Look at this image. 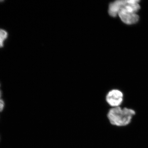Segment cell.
Listing matches in <instances>:
<instances>
[{
    "instance_id": "7a4b0ae2",
    "label": "cell",
    "mask_w": 148,
    "mask_h": 148,
    "mask_svg": "<svg viewBox=\"0 0 148 148\" xmlns=\"http://www.w3.org/2000/svg\"><path fill=\"white\" fill-rule=\"evenodd\" d=\"M140 8L138 1L126 0L124 5L119 12V16L121 21L125 24H135L139 20V16L136 12Z\"/></svg>"
},
{
    "instance_id": "5b68a950",
    "label": "cell",
    "mask_w": 148,
    "mask_h": 148,
    "mask_svg": "<svg viewBox=\"0 0 148 148\" xmlns=\"http://www.w3.org/2000/svg\"><path fill=\"white\" fill-rule=\"evenodd\" d=\"M8 34L5 30L0 29V48L3 46L4 42L7 38Z\"/></svg>"
},
{
    "instance_id": "8992f818",
    "label": "cell",
    "mask_w": 148,
    "mask_h": 148,
    "mask_svg": "<svg viewBox=\"0 0 148 148\" xmlns=\"http://www.w3.org/2000/svg\"><path fill=\"white\" fill-rule=\"evenodd\" d=\"M4 102L1 99H0V112H1L4 108Z\"/></svg>"
},
{
    "instance_id": "6da1fadb",
    "label": "cell",
    "mask_w": 148,
    "mask_h": 148,
    "mask_svg": "<svg viewBox=\"0 0 148 148\" xmlns=\"http://www.w3.org/2000/svg\"><path fill=\"white\" fill-rule=\"evenodd\" d=\"M137 112L134 109L126 106L110 108L107 117L110 124L119 128L128 127L132 123Z\"/></svg>"
},
{
    "instance_id": "3957f363",
    "label": "cell",
    "mask_w": 148,
    "mask_h": 148,
    "mask_svg": "<svg viewBox=\"0 0 148 148\" xmlns=\"http://www.w3.org/2000/svg\"><path fill=\"white\" fill-rule=\"evenodd\" d=\"M124 95L123 92L119 89H112L106 94V103L110 108L122 106L124 101Z\"/></svg>"
},
{
    "instance_id": "52a82bcc",
    "label": "cell",
    "mask_w": 148,
    "mask_h": 148,
    "mask_svg": "<svg viewBox=\"0 0 148 148\" xmlns=\"http://www.w3.org/2000/svg\"><path fill=\"white\" fill-rule=\"evenodd\" d=\"M2 95V92L1 91V90H0V99H1V97Z\"/></svg>"
},
{
    "instance_id": "277c9868",
    "label": "cell",
    "mask_w": 148,
    "mask_h": 148,
    "mask_svg": "<svg viewBox=\"0 0 148 148\" xmlns=\"http://www.w3.org/2000/svg\"><path fill=\"white\" fill-rule=\"evenodd\" d=\"M125 0H119L110 4L109 7V14L112 17H116L124 5Z\"/></svg>"
}]
</instances>
